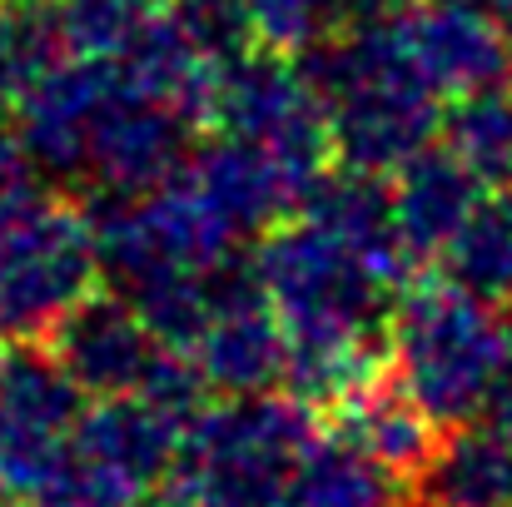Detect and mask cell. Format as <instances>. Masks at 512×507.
Masks as SVG:
<instances>
[{
  "instance_id": "obj_1",
  "label": "cell",
  "mask_w": 512,
  "mask_h": 507,
  "mask_svg": "<svg viewBox=\"0 0 512 507\" xmlns=\"http://www.w3.org/2000/svg\"><path fill=\"white\" fill-rule=\"evenodd\" d=\"M343 165L398 174L443 130V95L418 70L398 15H363L304 50Z\"/></svg>"
},
{
  "instance_id": "obj_2",
  "label": "cell",
  "mask_w": 512,
  "mask_h": 507,
  "mask_svg": "<svg viewBox=\"0 0 512 507\" xmlns=\"http://www.w3.org/2000/svg\"><path fill=\"white\" fill-rule=\"evenodd\" d=\"M508 358L512 329L493 304L453 279L408 284L398 294L388 319V373L438 428L473 423Z\"/></svg>"
},
{
  "instance_id": "obj_3",
  "label": "cell",
  "mask_w": 512,
  "mask_h": 507,
  "mask_svg": "<svg viewBox=\"0 0 512 507\" xmlns=\"http://www.w3.org/2000/svg\"><path fill=\"white\" fill-rule=\"evenodd\" d=\"M319 443L314 403L294 393L224 398L189 428L184 483L199 507H284L294 473Z\"/></svg>"
},
{
  "instance_id": "obj_4",
  "label": "cell",
  "mask_w": 512,
  "mask_h": 507,
  "mask_svg": "<svg viewBox=\"0 0 512 507\" xmlns=\"http://www.w3.org/2000/svg\"><path fill=\"white\" fill-rule=\"evenodd\" d=\"M100 274L90 219L30 189L0 204V343L50 338Z\"/></svg>"
},
{
  "instance_id": "obj_5",
  "label": "cell",
  "mask_w": 512,
  "mask_h": 507,
  "mask_svg": "<svg viewBox=\"0 0 512 507\" xmlns=\"http://www.w3.org/2000/svg\"><path fill=\"white\" fill-rule=\"evenodd\" d=\"M204 120H214L219 135L274 155L304 184H314L329 169V150H334L329 110L304 55L294 60L289 50H274V45L244 50L214 75Z\"/></svg>"
},
{
  "instance_id": "obj_6",
  "label": "cell",
  "mask_w": 512,
  "mask_h": 507,
  "mask_svg": "<svg viewBox=\"0 0 512 507\" xmlns=\"http://www.w3.org/2000/svg\"><path fill=\"white\" fill-rule=\"evenodd\" d=\"M85 398L55 348L0 343V493L10 503H30L70 468Z\"/></svg>"
},
{
  "instance_id": "obj_7",
  "label": "cell",
  "mask_w": 512,
  "mask_h": 507,
  "mask_svg": "<svg viewBox=\"0 0 512 507\" xmlns=\"http://www.w3.org/2000/svg\"><path fill=\"white\" fill-rule=\"evenodd\" d=\"M189 125V110L140 90L115 60H105V80L85 115L80 184L95 194H145L170 184L189 165Z\"/></svg>"
},
{
  "instance_id": "obj_8",
  "label": "cell",
  "mask_w": 512,
  "mask_h": 507,
  "mask_svg": "<svg viewBox=\"0 0 512 507\" xmlns=\"http://www.w3.org/2000/svg\"><path fill=\"white\" fill-rule=\"evenodd\" d=\"M189 358L199 363L209 393L219 398L274 393L289 378V329L249 264H234L219 274L209 324L199 329Z\"/></svg>"
},
{
  "instance_id": "obj_9",
  "label": "cell",
  "mask_w": 512,
  "mask_h": 507,
  "mask_svg": "<svg viewBox=\"0 0 512 507\" xmlns=\"http://www.w3.org/2000/svg\"><path fill=\"white\" fill-rule=\"evenodd\" d=\"M189 423L170 413L150 393H120V398H95L85 408L80 433H75V468L135 503L140 493L160 488L170 468L184 458Z\"/></svg>"
},
{
  "instance_id": "obj_10",
  "label": "cell",
  "mask_w": 512,
  "mask_h": 507,
  "mask_svg": "<svg viewBox=\"0 0 512 507\" xmlns=\"http://www.w3.org/2000/svg\"><path fill=\"white\" fill-rule=\"evenodd\" d=\"M55 353L70 368V378L90 393V398H120V393H140L160 358L170 353L155 329L135 314V304H125L115 289L110 294H90L80 299L60 324H55Z\"/></svg>"
},
{
  "instance_id": "obj_11",
  "label": "cell",
  "mask_w": 512,
  "mask_h": 507,
  "mask_svg": "<svg viewBox=\"0 0 512 507\" xmlns=\"http://www.w3.org/2000/svg\"><path fill=\"white\" fill-rule=\"evenodd\" d=\"M398 25L418 70L443 100H468L512 85V25L503 20L453 5H413L398 15Z\"/></svg>"
},
{
  "instance_id": "obj_12",
  "label": "cell",
  "mask_w": 512,
  "mask_h": 507,
  "mask_svg": "<svg viewBox=\"0 0 512 507\" xmlns=\"http://www.w3.org/2000/svg\"><path fill=\"white\" fill-rule=\"evenodd\" d=\"M179 174L194 184V194L244 244L249 239H264L269 229H279L284 214L299 209L304 194H309V184L299 174H289L274 155H264V150L244 145V140H229V135H219L214 145L194 150L189 165L179 169Z\"/></svg>"
},
{
  "instance_id": "obj_13",
  "label": "cell",
  "mask_w": 512,
  "mask_h": 507,
  "mask_svg": "<svg viewBox=\"0 0 512 507\" xmlns=\"http://www.w3.org/2000/svg\"><path fill=\"white\" fill-rule=\"evenodd\" d=\"M299 219L329 229L348 249H358L378 269H388L398 284H408L413 254L403 249V234H398V219H393V184H383V174H368V169L353 165L324 169L309 184Z\"/></svg>"
},
{
  "instance_id": "obj_14",
  "label": "cell",
  "mask_w": 512,
  "mask_h": 507,
  "mask_svg": "<svg viewBox=\"0 0 512 507\" xmlns=\"http://www.w3.org/2000/svg\"><path fill=\"white\" fill-rule=\"evenodd\" d=\"M483 199V179L463 165L448 145H428L393 174V219L413 264L438 259L448 239L463 229L473 204Z\"/></svg>"
},
{
  "instance_id": "obj_15",
  "label": "cell",
  "mask_w": 512,
  "mask_h": 507,
  "mask_svg": "<svg viewBox=\"0 0 512 507\" xmlns=\"http://www.w3.org/2000/svg\"><path fill=\"white\" fill-rule=\"evenodd\" d=\"M343 443H353L368 463H378L388 478L408 483L428 468V458L438 453L443 428L393 383V373H373L358 393H348L339 403Z\"/></svg>"
},
{
  "instance_id": "obj_16",
  "label": "cell",
  "mask_w": 512,
  "mask_h": 507,
  "mask_svg": "<svg viewBox=\"0 0 512 507\" xmlns=\"http://www.w3.org/2000/svg\"><path fill=\"white\" fill-rule=\"evenodd\" d=\"M413 498L418 507H512V438L483 423L443 428Z\"/></svg>"
},
{
  "instance_id": "obj_17",
  "label": "cell",
  "mask_w": 512,
  "mask_h": 507,
  "mask_svg": "<svg viewBox=\"0 0 512 507\" xmlns=\"http://www.w3.org/2000/svg\"><path fill=\"white\" fill-rule=\"evenodd\" d=\"M438 264L458 289L478 294L493 309H512V189H488L473 204Z\"/></svg>"
},
{
  "instance_id": "obj_18",
  "label": "cell",
  "mask_w": 512,
  "mask_h": 507,
  "mask_svg": "<svg viewBox=\"0 0 512 507\" xmlns=\"http://www.w3.org/2000/svg\"><path fill=\"white\" fill-rule=\"evenodd\" d=\"M284 507H403L398 478L368 463L353 443H319L294 473Z\"/></svg>"
},
{
  "instance_id": "obj_19",
  "label": "cell",
  "mask_w": 512,
  "mask_h": 507,
  "mask_svg": "<svg viewBox=\"0 0 512 507\" xmlns=\"http://www.w3.org/2000/svg\"><path fill=\"white\" fill-rule=\"evenodd\" d=\"M448 150L488 189H512V90H483L448 110Z\"/></svg>"
},
{
  "instance_id": "obj_20",
  "label": "cell",
  "mask_w": 512,
  "mask_h": 507,
  "mask_svg": "<svg viewBox=\"0 0 512 507\" xmlns=\"http://www.w3.org/2000/svg\"><path fill=\"white\" fill-rule=\"evenodd\" d=\"M239 10L249 15L254 40L289 55H304L339 30V0H239Z\"/></svg>"
},
{
  "instance_id": "obj_21",
  "label": "cell",
  "mask_w": 512,
  "mask_h": 507,
  "mask_svg": "<svg viewBox=\"0 0 512 507\" xmlns=\"http://www.w3.org/2000/svg\"><path fill=\"white\" fill-rule=\"evenodd\" d=\"M170 15L174 25L194 40V50L219 70L229 60H239L254 40V25L239 10V0H170Z\"/></svg>"
},
{
  "instance_id": "obj_22",
  "label": "cell",
  "mask_w": 512,
  "mask_h": 507,
  "mask_svg": "<svg viewBox=\"0 0 512 507\" xmlns=\"http://www.w3.org/2000/svg\"><path fill=\"white\" fill-rule=\"evenodd\" d=\"M20 507H130V503L70 463V468H65V473H60V478H55L45 493H35L30 503H20Z\"/></svg>"
},
{
  "instance_id": "obj_23",
  "label": "cell",
  "mask_w": 512,
  "mask_h": 507,
  "mask_svg": "<svg viewBox=\"0 0 512 507\" xmlns=\"http://www.w3.org/2000/svg\"><path fill=\"white\" fill-rule=\"evenodd\" d=\"M35 174H40V169H35L30 150H25L20 125L0 120V204L15 199V194H30V189H35Z\"/></svg>"
},
{
  "instance_id": "obj_24",
  "label": "cell",
  "mask_w": 512,
  "mask_h": 507,
  "mask_svg": "<svg viewBox=\"0 0 512 507\" xmlns=\"http://www.w3.org/2000/svg\"><path fill=\"white\" fill-rule=\"evenodd\" d=\"M473 423H483V428L512 438V358L503 363V373L493 378V388H488V398H483V413H478Z\"/></svg>"
},
{
  "instance_id": "obj_25",
  "label": "cell",
  "mask_w": 512,
  "mask_h": 507,
  "mask_svg": "<svg viewBox=\"0 0 512 507\" xmlns=\"http://www.w3.org/2000/svg\"><path fill=\"white\" fill-rule=\"evenodd\" d=\"M130 507H199V503H194L189 483H160V488L140 493V498H135Z\"/></svg>"
},
{
  "instance_id": "obj_26",
  "label": "cell",
  "mask_w": 512,
  "mask_h": 507,
  "mask_svg": "<svg viewBox=\"0 0 512 507\" xmlns=\"http://www.w3.org/2000/svg\"><path fill=\"white\" fill-rule=\"evenodd\" d=\"M418 5H453V10H478V15H493L512 25V0H418Z\"/></svg>"
},
{
  "instance_id": "obj_27",
  "label": "cell",
  "mask_w": 512,
  "mask_h": 507,
  "mask_svg": "<svg viewBox=\"0 0 512 507\" xmlns=\"http://www.w3.org/2000/svg\"><path fill=\"white\" fill-rule=\"evenodd\" d=\"M378 10H383V0H339V25L363 20V15H378Z\"/></svg>"
},
{
  "instance_id": "obj_28",
  "label": "cell",
  "mask_w": 512,
  "mask_h": 507,
  "mask_svg": "<svg viewBox=\"0 0 512 507\" xmlns=\"http://www.w3.org/2000/svg\"><path fill=\"white\" fill-rule=\"evenodd\" d=\"M0 100H10V65H5V35H0Z\"/></svg>"
},
{
  "instance_id": "obj_29",
  "label": "cell",
  "mask_w": 512,
  "mask_h": 507,
  "mask_svg": "<svg viewBox=\"0 0 512 507\" xmlns=\"http://www.w3.org/2000/svg\"><path fill=\"white\" fill-rule=\"evenodd\" d=\"M40 5H50V0H40Z\"/></svg>"
}]
</instances>
